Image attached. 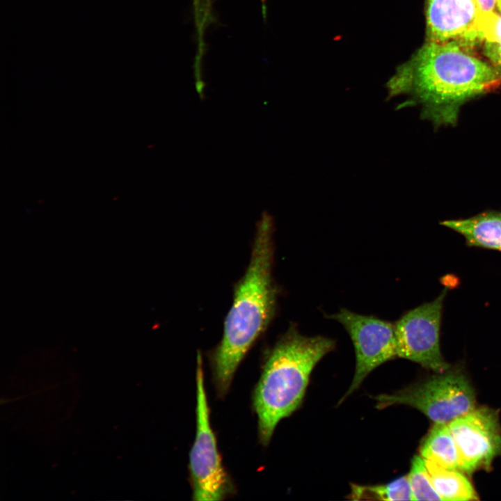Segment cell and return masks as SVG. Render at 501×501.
<instances>
[{
    "instance_id": "obj_1",
    "label": "cell",
    "mask_w": 501,
    "mask_h": 501,
    "mask_svg": "<svg viewBox=\"0 0 501 501\" xmlns=\"http://www.w3.org/2000/svg\"><path fill=\"white\" fill-rule=\"evenodd\" d=\"M456 42L427 41L387 83L388 98L410 97L435 125L456 122L461 106L501 81V72Z\"/></svg>"
},
{
    "instance_id": "obj_2",
    "label": "cell",
    "mask_w": 501,
    "mask_h": 501,
    "mask_svg": "<svg viewBox=\"0 0 501 501\" xmlns=\"http://www.w3.org/2000/svg\"><path fill=\"white\" fill-rule=\"evenodd\" d=\"M274 223L263 212L256 224L250 259L235 284L223 337L209 355L217 395L224 397L239 365L267 328L276 308L277 290L272 278Z\"/></svg>"
},
{
    "instance_id": "obj_3",
    "label": "cell",
    "mask_w": 501,
    "mask_h": 501,
    "mask_svg": "<svg viewBox=\"0 0 501 501\" xmlns=\"http://www.w3.org/2000/svg\"><path fill=\"white\" fill-rule=\"evenodd\" d=\"M335 347L333 339L303 335L293 324L269 351L253 393L262 445L269 443L280 421L299 408L313 369Z\"/></svg>"
},
{
    "instance_id": "obj_4",
    "label": "cell",
    "mask_w": 501,
    "mask_h": 501,
    "mask_svg": "<svg viewBox=\"0 0 501 501\" xmlns=\"http://www.w3.org/2000/svg\"><path fill=\"white\" fill-rule=\"evenodd\" d=\"M196 431L189 453V480L195 501L221 500L234 493L210 423L209 408L204 381L201 353L198 352L196 371Z\"/></svg>"
},
{
    "instance_id": "obj_5",
    "label": "cell",
    "mask_w": 501,
    "mask_h": 501,
    "mask_svg": "<svg viewBox=\"0 0 501 501\" xmlns=\"http://www.w3.org/2000/svg\"><path fill=\"white\" fill-rule=\"evenodd\" d=\"M372 398L379 409L394 405L409 406L435 424H448L476 408L475 393L468 378L460 372L450 369L392 393Z\"/></svg>"
},
{
    "instance_id": "obj_6",
    "label": "cell",
    "mask_w": 501,
    "mask_h": 501,
    "mask_svg": "<svg viewBox=\"0 0 501 501\" xmlns=\"http://www.w3.org/2000/svg\"><path fill=\"white\" fill-rule=\"evenodd\" d=\"M447 287L433 301L422 303L395 322L397 358L420 364L436 373L450 369L440 346V332Z\"/></svg>"
},
{
    "instance_id": "obj_7",
    "label": "cell",
    "mask_w": 501,
    "mask_h": 501,
    "mask_svg": "<svg viewBox=\"0 0 501 501\" xmlns=\"http://www.w3.org/2000/svg\"><path fill=\"white\" fill-rule=\"evenodd\" d=\"M339 322L353 342L356 353L354 376L347 393H353L369 374L383 363L397 358L395 323L374 316L353 312L347 308L328 315Z\"/></svg>"
},
{
    "instance_id": "obj_8",
    "label": "cell",
    "mask_w": 501,
    "mask_h": 501,
    "mask_svg": "<svg viewBox=\"0 0 501 501\" xmlns=\"http://www.w3.org/2000/svg\"><path fill=\"white\" fill-rule=\"evenodd\" d=\"M447 425L457 447L461 471L471 474L489 469L501 456V427L495 410L475 408Z\"/></svg>"
},
{
    "instance_id": "obj_9",
    "label": "cell",
    "mask_w": 501,
    "mask_h": 501,
    "mask_svg": "<svg viewBox=\"0 0 501 501\" xmlns=\"http://www.w3.org/2000/svg\"><path fill=\"white\" fill-rule=\"evenodd\" d=\"M427 41L473 47L483 41L477 0H426Z\"/></svg>"
},
{
    "instance_id": "obj_10",
    "label": "cell",
    "mask_w": 501,
    "mask_h": 501,
    "mask_svg": "<svg viewBox=\"0 0 501 501\" xmlns=\"http://www.w3.org/2000/svg\"><path fill=\"white\" fill-rule=\"evenodd\" d=\"M440 224L463 237L468 246L501 252V212L487 211Z\"/></svg>"
},
{
    "instance_id": "obj_11",
    "label": "cell",
    "mask_w": 501,
    "mask_h": 501,
    "mask_svg": "<svg viewBox=\"0 0 501 501\" xmlns=\"http://www.w3.org/2000/svg\"><path fill=\"white\" fill-rule=\"evenodd\" d=\"M431 482L442 500H478L472 485L461 470L450 469L424 459Z\"/></svg>"
},
{
    "instance_id": "obj_12",
    "label": "cell",
    "mask_w": 501,
    "mask_h": 501,
    "mask_svg": "<svg viewBox=\"0 0 501 501\" xmlns=\"http://www.w3.org/2000/svg\"><path fill=\"white\" fill-rule=\"evenodd\" d=\"M420 452L424 459L443 467L459 468V456L447 424H435L423 439Z\"/></svg>"
},
{
    "instance_id": "obj_13",
    "label": "cell",
    "mask_w": 501,
    "mask_h": 501,
    "mask_svg": "<svg viewBox=\"0 0 501 501\" xmlns=\"http://www.w3.org/2000/svg\"><path fill=\"white\" fill-rule=\"evenodd\" d=\"M351 500H414L408 476L382 485H351Z\"/></svg>"
},
{
    "instance_id": "obj_14",
    "label": "cell",
    "mask_w": 501,
    "mask_h": 501,
    "mask_svg": "<svg viewBox=\"0 0 501 501\" xmlns=\"http://www.w3.org/2000/svg\"><path fill=\"white\" fill-rule=\"evenodd\" d=\"M407 476L414 500H442L433 486L423 457L413 458Z\"/></svg>"
},
{
    "instance_id": "obj_15",
    "label": "cell",
    "mask_w": 501,
    "mask_h": 501,
    "mask_svg": "<svg viewBox=\"0 0 501 501\" xmlns=\"http://www.w3.org/2000/svg\"><path fill=\"white\" fill-rule=\"evenodd\" d=\"M478 28L483 41L501 44V14L494 12L482 15Z\"/></svg>"
},
{
    "instance_id": "obj_16",
    "label": "cell",
    "mask_w": 501,
    "mask_h": 501,
    "mask_svg": "<svg viewBox=\"0 0 501 501\" xmlns=\"http://www.w3.org/2000/svg\"><path fill=\"white\" fill-rule=\"evenodd\" d=\"M484 54L497 67H501V44L484 41Z\"/></svg>"
},
{
    "instance_id": "obj_17",
    "label": "cell",
    "mask_w": 501,
    "mask_h": 501,
    "mask_svg": "<svg viewBox=\"0 0 501 501\" xmlns=\"http://www.w3.org/2000/svg\"><path fill=\"white\" fill-rule=\"evenodd\" d=\"M481 16L495 12L497 0H477Z\"/></svg>"
},
{
    "instance_id": "obj_18",
    "label": "cell",
    "mask_w": 501,
    "mask_h": 501,
    "mask_svg": "<svg viewBox=\"0 0 501 501\" xmlns=\"http://www.w3.org/2000/svg\"><path fill=\"white\" fill-rule=\"evenodd\" d=\"M497 6L501 13V0H497Z\"/></svg>"
}]
</instances>
